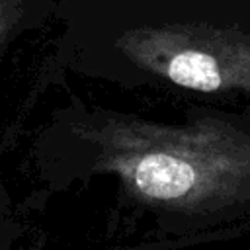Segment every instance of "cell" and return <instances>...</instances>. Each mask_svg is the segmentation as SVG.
<instances>
[{"mask_svg": "<svg viewBox=\"0 0 250 250\" xmlns=\"http://www.w3.org/2000/svg\"><path fill=\"white\" fill-rule=\"evenodd\" d=\"M21 236V227L16 221L6 195L0 189V250H16Z\"/></svg>", "mask_w": 250, "mask_h": 250, "instance_id": "obj_1", "label": "cell"}]
</instances>
